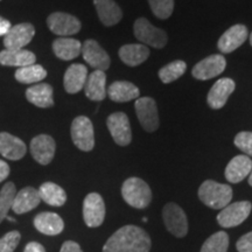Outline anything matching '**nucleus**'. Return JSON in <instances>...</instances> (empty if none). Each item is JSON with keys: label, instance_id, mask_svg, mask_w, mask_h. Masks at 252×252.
Segmentation results:
<instances>
[{"label": "nucleus", "instance_id": "36", "mask_svg": "<svg viewBox=\"0 0 252 252\" xmlns=\"http://www.w3.org/2000/svg\"><path fill=\"white\" fill-rule=\"evenodd\" d=\"M21 235L19 231H9L0 238V252H14L20 242Z\"/></svg>", "mask_w": 252, "mask_h": 252}, {"label": "nucleus", "instance_id": "38", "mask_svg": "<svg viewBox=\"0 0 252 252\" xmlns=\"http://www.w3.org/2000/svg\"><path fill=\"white\" fill-rule=\"evenodd\" d=\"M238 252H252V231L243 235L236 243Z\"/></svg>", "mask_w": 252, "mask_h": 252}, {"label": "nucleus", "instance_id": "39", "mask_svg": "<svg viewBox=\"0 0 252 252\" xmlns=\"http://www.w3.org/2000/svg\"><path fill=\"white\" fill-rule=\"evenodd\" d=\"M60 252H83V251H82L81 247L76 243V242L67 241L63 243Z\"/></svg>", "mask_w": 252, "mask_h": 252}, {"label": "nucleus", "instance_id": "27", "mask_svg": "<svg viewBox=\"0 0 252 252\" xmlns=\"http://www.w3.org/2000/svg\"><path fill=\"white\" fill-rule=\"evenodd\" d=\"M26 98L28 102L37 108H50L54 105L53 98V88L47 83H37L35 86L28 88L26 91Z\"/></svg>", "mask_w": 252, "mask_h": 252}, {"label": "nucleus", "instance_id": "29", "mask_svg": "<svg viewBox=\"0 0 252 252\" xmlns=\"http://www.w3.org/2000/svg\"><path fill=\"white\" fill-rule=\"evenodd\" d=\"M150 56V49L145 45H125L119 49V58L126 65L137 67L146 61Z\"/></svg>", "mask_w": 252, "mask_h": 252}, {"label": "nucleus", "instance_id": "11", "mask_svg": "<svg viewBox=\"0 0 252 252\" xmlns=\"http://www.w3.org/2000/svg\"><path fill=\"white\" fill-rule=\"evenodd\" d=\"M106 125L116 144H118L119 146H127L131 143V125L125 113L115 112L110 115L106 121Z\"/></svg>", "mask_w": 252, "mask_h": 252}, {"label": "nucleus", "instance_id": "41", "mask_svg": "<svg viewBox=\"0 0 252 252\" xmlns=\"http://www.w3.org/2000/svg\"><path fill=\"white\" fill-rule=\"evenodd\" d=\"M12 28V25L7 19L0 17V36H5Z\"/></svg>", "mask_w": 252, "mask_h": 252}, {"label": "nucleus", "instance_id": "26", "mask_svg": "<svg viewBox=\"0 0 252 252\" xmlns=\"http://www.w3.org/2000/svg\"><path fill=\"white\" fill-rule=\"evenodd\" d=\"M86 96L91 100H102L106 96V75L105 71L94 70L88 75L86 86Z\"/></svg>", "mask_w": 252, "mask_h": 252}, {"label": "nucleus", "instance_id": "9", "mask_svg": "<svg viewBox=\"0 0 252 252\" xmlns=\"http://www.w3.org/2000/svg\"><path fill=\"white\" fill-rule=\"evenodd\" d=\"M47 25L53 33L62 37L74 35L81 31L80 20L74 15L63 12H55L50 14L47 19Z\"/></svg>", "mask_w": 252, "mask_h": 252}, {"label": "nucleus", "instance_id": "23", "mask_svg": "<svg viewBox=\"0 0 252 252\" xmlns=\"http://www.w3.org/2000/svg\"><path fill=\"white\" fill-rule=\"evenodd\" d=\"M106 94L110 97V99L117 103L130 102L132 99L139 98L140 91L137 86L127 81H117L113 82L108 89Z\"/></svg>", "mask_w": 252, "mask_h": 252}, {"label": "nucleus", "instance_id": "44", "mask_svg": "<svg viewBox=\"0 0 252 252\" xmlns=\"http://www.w3.org/2000/svg\"><path fill=\"white\" fill-rule=\"evenodd\" d=\"M250 43H251V46H252V33L250 34Z\"/></svg>", "mask_w": 252, "mask_h": 252}, {"label": "nucleus", "instance_id": "25", "mask_svg": "<svg viewBox=\"0 0 252 252\" xmlns=\"http://www.w3.org/2000/svg\"><path fill=\"white\" fill-rule=\"evenodd\" d=\"M94 7L100 23L105 26H113L123 18V12L115 0H94Z\"/></svg>", "mask_w": 252, "mask_h": 252}, {"label": "nucleus", "instance_id": "43", "mask_svg": "<svg viewBox=\"0 0 252 252\" xmlns=\"http://www.w3.org/2000/svg\"><path fill=\"white\" fill-rule=\"evenodd\" d=\"M249 185L252 186V171L250 173V175H249Z\"/></svg>", "mask_w": 252, "mask_h": 252}, {"label": "nucleus", "instance_id": "40", "mask_svg": "<svg viewBox=\"0 0 252 252\" xmlns=\"http://www.w3.org/2000/svg\"><path fill=\"white\" fill-rule=\"evenodd\" d=\"M24 252H46V250L43 245L37 243V242H31L26 245Z\"/></svg>", "mask_w": 252, "mask_h": 252}, {"label": "nucleus", "instance_id": "31", "mask_svg": "<svg viewBox=\"0 0 252 252\" xmlns=\"http://www.w3.org/2000/svg\"><path fill=\"white\" fill-rule=\"evenodd\" d=\"M15 80L24 84H33L42 81L47 76L46 69L40 64H31L27 67L18 68L15 71Z\"/></svg>", "mask_w": 252, "mask_h": 252}, {"label": "nucleus", "instance_id": "12", "mask_svg": "<svg viewBox=\"0 0 252 252\" xmlns=\"http://www.w3.org/2000/svg\"><path fill=\"white\" fill-rule=\"evenodd\" d=\"M226 67V61L224 56L216 54L208 56V58L203 59L200 61L191 70L193 76L196 80L200 81H207L210 78H214L224 71Z\"/></svg>", "mask_w": 252, "mask_h": 252}, {"label": "nucleus", "instance_id": "22", "mask_svg": "<svg viewBox=\"0 0 252 252\" xmlns=\"http://www.w3.org/2000/svg\"><path fill=\"white\" fill-rule=\"evenodd\" d=\"M41 202L39 191L33 187H26L15 194L12 210L15 214H26L35 209Z\"/></svg>", "mask_w": 252, "mask_h": 252}, {"label": "nucleus", "instance_id": "37", "mask_svg": "<svg viewBox=\"0 0 252 252\" xmlns=\"http://www.w3.org/2000/svg\"><path fill=\"white\" fill-rule=\"evenodd\" d=\"M234 143L242 152L252 157V132H239Z\"/></svg>", "mask_w": 252, "mask_h": 252}, {"label": "nucleus", "instance_id": "10", "mask_svg": "<svg viewBox=\"0 0 252 252\" xmlns=\"http://www.w3.org/2000/svg\"><path fill=\"white\" fill-rule=\"evenodd\" d=\"M83 219L89 228H97L104 222L105 204L98 193H90L84 198Z\"/></svg>", "mask_w": 252, "mask_h": 252}, {"label": "nucleus", "instance_id": "20", "mask_svg": "<svg viewBox=\"0 0 252 252\" xmlns=\"http://www.w3.org/2000/svg\"><path fill=\"white\" fill-rule=\"evenodd\" d=\"M88 78V69L84 64H71L64 74V89L68 94H77L84 89Z\"/></svg>", "mask_w": 252, "mask_h": 252}, {"label": "nucleus", "instance_id": "2", "mask_svg": "<svg viewBox=\"0 0 252 252\" xmlns=\"http://www.w3.org/2000/svg\"><path fill=\"white\" fill-rule=\"evenodd\" d=\"M198 198L207 207L213 209H223L230 204L232 198V189L228 185L207 180L198 188Z\"/></svg>", "mask_w": 252, "mask_h": 252}, {"label": "nucleus", "instance_id": "6", "mask_svg": "<svg viewBox=\"0 0 252 252\" xmlns=\"http://www.w3.org/2000/svg\"><path fill=\"white\" fill-rule=\"evenodd\" d=\"M252 204L249 201H239L224 207L219 215L217 222L222 228H234L244 222L250 215Z\"/></svg>", "mask_w": 252, "mask_h": 252}, {"label": "nucleus", "instance_id": "3", "mask_svg": "<svg viewBox=\"0 0 252 252\" xmlns=\"http://www.w3.org/2000/svg\"><path fill=\"white\" fill-rule=\"evenodd\" d=\"M122 196L128 206L144 209L152 201V191L144 180L139 178H130L122 186Z\"/></svg>", "mask_w": 252, "mask_h": 252}, {"label": "nucleus", "instance_id": "28", "mask_svg": "<svg viewBox=\"0 0 252 252\" xmlns=\"http://www.w3.org/2000/svg\"><path fill=\"white\" fill-rule=\"evenodd\" d=\"M53 52L60 60L70 61L82 53V43L71 37H59L53 42Z\"/></svg>", "mask_w": 252, "mask_h": 252}, {"label": "nucleus", "instance_id": "5", "mask_svg": "<svg viewBox=\"0 0 252 252\" xmlns=\"http://www.w3.org/2000/svg\"><path fill=\"white\" fill-rule=\"evenodd\" d=\"M71 139L75 146L84 152H89L94 146V125L86 116H80L72 121Z\"/></svg>", "mask_w": 252, "mask_h": 252}, {"label": "nucleus", "instance_id": "1", "mask_svg": "<svg viewBox=\"0 0 252 252\" xmlns=\"http://www.w3.org/2000/svg\"><path fill=\"white\" fill-rule=\"evenodd\" d=\"M152 242L139 226L125 225L108 239L103 252H150Z\"/></svg>", "mask_w": 252, "mask_h": 252}, {"label": "nucleus", "instance_id": "33", "mask_svg": "<svg viewBox=\"0 0 252 252\" xmlns=\"http://www.w3.org/2000/svg\"><path fill=\"white\" fill-rule=\"evenodd\" d=\"M229 247V236L225 231H217L204 242L201 252H226Z\"/></svg>", "mask_w": 252, "mask_h": 252}, {"label": "nucleus", "instance_id": "7", "mask_svg": "<svg viewBox=\"0 0 252 252\" xmlns=\"http://www.w3.org/2000/svg\"><path fill=\"white\" fill-rule=\"evenodd\" d=\"M167 230L175 237L182 238L188 232V220L181 207L175 203H167L162 212Z\"/></svg>", "mask_w": 252, "mask_h": 252}, {"label": "nucleus", "instance_id": "17", "mask_svg": "<svg viewBox=\"0 0 252 252\" xmlns=\"http://www.w3.org/2000/svg\"><path fill=\"white\" fill-rule=\"evenodd\" d=\"M248 28L244 25H235L223 33L217 42V47L220 53L229 54L243 45L248 39Z\"/></svg>", "mask_w": 252, "mask_h": 252}, {"label": "nucleus", "instance_id": "15", "mask_svg": "<svg viewBox=\"0 0 252 252\" xmlns=\"http://www.w3.org/2000/svg\"><path fill=\"white\" fill-rule=\"evenodd\" d=\"M56 150L55 140L48 134H40L31 141V153L34 160L40 165H48L52 162Z\"/></svg>", "mask_w": 252, "mask_h": 252}, {"label": "nucleus", "instance_id": "4", "mask_svg": "<svg viewBox=\"0 0 252 252\" xmlns=\"http://www.w3.org/2000/svg\"><path fill=\"white\" fill-rule=\"evenodd\" d=\"M134 35L140 42L149 45L153 48H163L166 46L167 34L165 31L154 27L147 19L139 18L134 23Z\"/></svg>", "mask_w": 252, "mask_h": 252}, {"label": "nucleus", "instance_id": "19", "mask_svg": "<svg viewBox=\"0 0 252 252\" xmlns=\"http://www.w3.org/2000/svg\"><path fill=\"white\" fill-rule=\"evenodd\" d=\"M26 152V144L23 140L7 132L0 133V154L2 157L9 160H20Z\"/></svg>", "mask_w": 252, "mask_h": 252}, {"label": "nucleus", "instance_id": "8", "mask_svg": "<svg viewBox=\"0 0 252 252\" xmlns=\"http://www.w3.org/2000/svg\"><path fill=\"white\" fill-rule=\"evenodd\" d=\"M135 112L140 125L147 132H154L159 127V113L156 100L151 97H141L135 100Z\"/></svg>", "mask_w": 252, "mask_h": 252}, {"label": "nucleus", "instance_id": "13", "mask_svg": "<svg viewBox=\"0 0 252 252\" xmlns=\"http://www.w3.org/2000/svg\"><path fill=\"white\" fill-rule=\"evenodd\" d=\"M82 55H83L84 61L94 70H108L111 63L108 53L94 40H87L82 45Z\"/></svg>", "mask_w": 252, "mask_h": 252}, {"label": "nucleus", "instance_id": "16", "mask_svg": "<svg viewBox=\"0 0 252 252\" xmlns=\"http://www.w3.org/2000/svg\"><path fill=\"white\" fill-rule=\"evenodd\" d=\"M235 82L231 78H220L212 87L207 96L208 105L214 110H219L225 105L229 96L234 93Z\"/></svg>", "mask_w": 252, "mask_h": 252}, {"label": "nucleus", "instance_id": "21", "mask_svg": "<svg viewBox=\"0 0 252 252\" xmlns=\"http://www.w3.org/2000/svg\"><path fill=\"white\" fill-rule=\"evenodd\" d=\"M36 56L26 49H4L0 52V64L23 68L34 64Z\"/></svg>", "mask_w": 252, "mask_h": 252}, {"label": "nucleus", "instance_id": "34", "mask_svg": "<svg viewBox=\"0 0 252 252\" xmlns=\"http://www.w3.org/2000/svg\"><path fill=\"white\" fill-rule=\"evenodd\" d=\"M17 189L13 182H7L0 190V223L7 217L9 209H12Z\"/></svg>", "mask_w": 252, "mask_h": 252}, {"label": "nucleus", "instance_id": "42", "mask_svg": "<svg viewBox=\"0 0 252 252\" xmlns=\"http://www.w3.org/2000/svg\"><path fill=\"white\" fill-rule=\"evenodd\" d=\"M9 172H11V169H9V166L7 165V162L0 160V182L4 181L5 179L7 178L9 175Z\"/></svg>", "mask_w": 252, "mask_h": 252}, {"label": "nucleus", "instance_id": "14", "mask_svg": "<svg viewBox=\"0 0 252 252\" xmlns=\"http://www.w3.org/2000/svg\"><path fill=\"white\" fill-rule=\"evenodd\" d=\"M35 34V28L32 24L24 23L12 26L4 36L5 49H24L31 42Z\"/></svg>", "mask_w": 252, "mask_h": 252}, {"label": "nucleus", "instance_id": "18", "mask_svg": "<svg viewBox=\"0 0 252 252\" xmlns=\"http://www.w3.org/2000/svg\"><path fill=\"white\" fill-rule=\"evenodd\" d=\"M252 171V160L248 156H236L225 168V179L231 184L243 181Z\"/></svg>", "mask_w": 252, "mask_h": 252}, {"label": "nucleus", "instance_id": "30", "mask_svg": "<svg viewBox=\"0 0 252 252\" xmlns=\"http://www.w3.org/2000/svg\"><path fill=\"white\" fill-rule=\"evenodd\" d=\"M39 195L41 201L53 207H61L67 201V194L63 188L53 182H45L40 186Z\"/></svg>", "mask_w": 252, "mask_h": 252}, {"label": "nucleus", "instance_id": "32", "mask_svg": "<svg viewBox=\"0 0 252 252\" xmlns=\"http://www.w3.org/2000/svg\"><path fill=\"white\" fill-rule=\"evenodd\" d=\"M186 69H187V64L185 61L178 60V61L171 62L166 64L159 70V77L163 83H172L178 78H180L182 75L185 74Z\"/></svg>", "mask_w": 252, "mask_h": 252}, {"label": "nucleus", "instance_id": "35", "mask_svg": "<svg viewBox=\"0 0 252 252\" xmlns=\"http://www.w3.org/2000/svg\"><path fill=\"white\" fill-rule=\"evenodd\" d=\"M151 11L157 18L168 19L174 11V0H149Z\"/></svg>", "mask_w": 252, "mask_h": 252}, {"label": "nucleus", "instance_id": "24", "mask_svg": "<svg viewBox=\"0 0 252 252\" xmlns=\"http://www.w3.org/2000/svg\"><path fill=\"white\" fill-rule=\"evenodd\" d=\"M34 226L43 235L56 236L61 234L64 228L63 220L55 213H40L34 219Z\"/></svg>", "mask_w": 252, "mask_h": 252}]
</instances>
